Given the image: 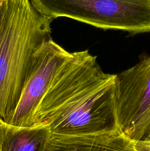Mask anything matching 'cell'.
<instances>
[{
	"label": "cell",
	"instance_id": "obj_1",
	"mask_svg": "<svg viewBox=\"0 0 150 151\" xmlns=\"http://www.w3.org/2000/svg\"><path fill=\"white\" fill-rule=\"evenodd\" d=\"M52 136H78L119 130L116 75L104 73L88 50L71 52L32 119Z\"/></svg>",
	"mask_w": 150,
	"mask_h": 151
},
{
	"label": "cell",
	"instance_id": "obj_2",
	"mask_svg": "<svg viewBox=\"0 0 150 151\" xmlns=\"http://www.w3.org/2000/svg\"><path fill=\"white\" fill-rule=\"evenodd\" d=\"M52 19L31 0H7L0 27V119L7 123L41 44L51 39Z\"/></svg>",
	"mask_w": 150,
	"mask_h": 151
},
{
	"label": "cell",
	"instance_id": "obj_3",
	"mask_svg": "<svg viewBox=\"0 0 150 151\" xmlns=\"http://www.w3.org/2000/svg\"><path fill=\"white\" fill-rule=\"evenodd\" d=\"M52 20L69 18L99 29L150 32V0H31Z\"/></svg>",
	"mask_w": 150,
	"mask_h": 151
},
{
	"label": "cell",
	"instance_id": "obj_4",
	"mask_svg": "<svg viewBox=\"0 0 150 151\" xmlns=\"http://www.w3.org/2000/svg\"><path fill=\"white\" fill-rule=\"evenodd\" d=\"M119 128L135 142L150 140V56L116 75Z\"/></svg>",
	"mask_w": 150,
	"mask_h": 151
},
{
	"label": "cell",
	"instance_id": "obj_5",
	"mask_svg": "<svg viewBox=\"0 0 150 151\" xmlns=\"http://www.w3.org/2000/svg\"><path fill=\"white\" fill-rule=\"evenodd\" d=\"M71 52L51 39L45 41L33 55L32 66L17 106L7 124L32 126V119L53 80Z\"/></svg>",
	"mask_w": 150,
	"mask_h": 151
},
{
	"label": "cell",
	"instance_id": "obj_6",
	"mask_svg": "<svg viewBox=\"0 0 150 151\" xmlns=\"http://www.w3.org/2000/svg\"><path fill=\"white\" fill-rule=\"evenodd\" d=\"M46 151H140L120 130L78 136H51Z\"/></svg>",
	"mask_w": 150,
	"mask_h": 151
},
{
	"label": "cell",
	"instance_id": "obj_7",
	"mask_svg": "<svg viewBox=\"0 0 150 151\" xmlns=\"http://www.w3.org/2000/svg\"><path fill=\"white\" fill-rule=\"evenodd\" d=\"M51 136L47 125L18 127L6 123L1 151H46Z\"/></svg>",
	"mask_w": 150,
	"mask_h": 151
},
{
	"label": "cell",
	"instance_id": "obj_8",
	"mask_svg": "<svg viewBox=\"0 0 150 151\" xmlns=\"http://www.w3.org/2000/svg\"><path fill=\"white\" fill-rule=\"evenodd\" d=\"M136 143L140 151H150V140L136 142Z\"/></svg>",
	"mask_w": 150,
	"mask_h": 151
},
{
	"label": "cell",
	"instance_id": "obj_9",
	"mask_svg": "<svg viewBox=\"0 0 150 151\" xmlns=\"http://www.w3.org/2000/svg\"><path fill=\"white\" fill-rule=\"evenodd\" d=\"M6 122H4L2 119H0V151H1V142H2L3 137H4V129H5Z\"/></svg>",
	"mask_w": 150,
	"mask_h": 151
},
{
	"label": "cell",
	"instance_id": "obj_10",
	"mask_svg": "<svg viewBox=\"0 0 150 151\" xmlns=\"http://www.w3.org/2000/svg\"><path fill=\"white\" fill-rule=\"evenodd\" d=\"M7 0H0V27H1V18H2L3 12H4V6H5Z\"/></svg>",
	"mask_w": 150,
	"mask_h": 151
}]
</instances>
